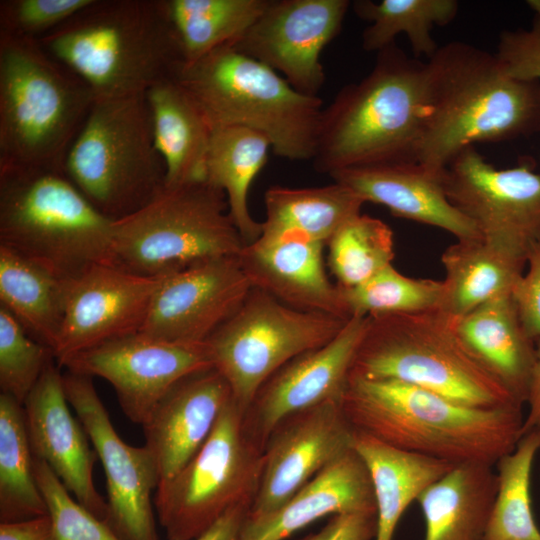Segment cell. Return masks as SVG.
<instances>
[{"mask_svg":"<svg viewBox=\"0 0 540 540\" xmlns=\"http://www.w3.org/2000/svg\"><path fill=\"white\" fill-rule=\"evenodd\" d=\"M529 160L498 169L474 148L459 152L443 169L450 203L481 236L527 262L540 242V173Z\"/></svg>","mask_w":540,"mask_h":540,"instance_id":"obj_13","label":"cell"},{"mask_svg":"<svg viewBox=\"0 0 540 540\" xmlns=\"http://www.w3.org/2000/svg\"><path fill=\"white\" fill-rule=\"evenodd\" d=\"M51 530L49 515L0 522V540H50Z\"/></svg>","mask_w":540,"mask_h":540,"instance_id":"obj_46","label":"cell"},{"mask_svg":"<svg viewBox=\"0 0 540 540\" xmlns=\"http://www.w3.org/2000/svg\"><path fill=\"white\" fill-rule=\"evenodd\" d=\"M330 177L365 202L385 206L396 217L440 228L457 240L482 237L475 224L448 200L442 172H433L418 162L349 168Z\"/></svg>","mask_w":540,"mask_h":540,"instance_id":"obj_24","label":"cell"},{"mask_svg":"<svg viewBox=\"0 0 540 540\" xmlns=\"http://www.w3.org/2000/svg\"><path fill=\"white\" fill-rule=\"evenodd\" d=\"M368 320L352 316L330 342L293 358L258 389L243 419L247 433L263 450L286 417L326 401H341Z\"/></svg>","mask_w":540,"mask_h":540,"instance_id":"obj_20","label":"cell"},{"mask_svg":"<svg viewBox=\"0 0 540 540\" xmlns=\"http://www.w3.org/2000/svg\"><path fill=\"white\" fill-rule=\"evenodd\" d=\"M250 507L249 504L233 507L194 540H239Z\"/></svg>","mask_w":540,"mask_h":540,"instance_id":"obj_47","label":"cell"},{"mask_svg":"<svg viewBox=\"0 0 540 540\" xmlns=\"http://www.w3.org/2000/svg\"><path fill=\"white\" fill-rule=\"evenodd\" d=\"M182 63L235 43L270 0H161Z\"/></svg>","mask_w":540,"mask_h":540,"instance_id":"obj_34","label":"cell"},{"mask_svg":"<svg viewBox=\"0 0 540 540\" xmlns=\"http://www.w3.org/2000/svg\"><path fill=\"white\" fill-rule=\"evenodd\" d=\"M527 5L535 13V18L540 22V0H528Z\"/></svg>","mask_w":540,"mask_h":540,"instance_id":"obj_49","label":"cell"},{"mask_svg":"<svg viewBox=\"0 0 540 540\" xmlns=\"http://www.w3.org/2000/svg\"><path fill=\"white\" fill-rule=\"evenodd\" d=\"M354 449L363 459L372 481L377 518L374 540H393L408 506L455 466L358 432H355Z\"/></svg>","mask_w":540,"mask_h":540,"instance_id":"obj_30","label":"cell"},{"mask_svg":"<svg viewBox=\"0 0 540 540\" xmlns=\"http://www.w3.org/2000/svg\"><path fill=\"white\" fill-rule=\"evenodd\" d=\"M245 245L224 192L205 180L165 186L147 205L113 222V264L143 276L238 256Z\"/></svg>","mask_w":540,"mask_h":540,"instance_id":"obj_10","label":"cell"},{"mask_svg":"<svg viewBox=\"0 0 540 540\" xmlns=\"http://www.w3.org/2000/svg\"><path fill=\"white\" fill-rule=\"evenodd\" d=\"M496 54L512 76L540 80V22L535 18L530 29L501 33Z\"/></svg>","mask_w":540,"mask_h":540,"instance_id":"obj_43","label":"cell"},{"mask_svg":"<svg viewBox=\"0 0 540 540\" xmlns=\"http://www.w3.org/2000/svg\"><path fill=\"white\" fill-rule=\"evenodd\" d=\"M34 468L51 519L50 540H123L107 522L74 499L44 461L35 458Z\"/></svg>","mask_w":540,"mask_h":540,"instance_id":"obj_41","label":"cell"},{"mask_svg":"<svg viewBox=\"0 0 540 540\" xmlns=\"http://www.w3.org/2000/svg\"><path fill=\"white\" fill-rule=\"evenodd\" d=\"M244 411L232 399L198 452L158 485L154 506L167 540H194L257 493L263 448L247 433Z\"/></svg>","mask_w":540,"mask_h":540,"instance_id":"obj_11","label":"cell"},{"mask_svg":"<svg viewBox=\"0 0 540 540\" xmlns=\"http://www.w3.org/2000/svg\"><path fill=\"white\" fill-rule=\"evenodd\" d=\"M95 100L36 39L0 33V169L64 171Z\"/></svg>","mask_w":540,"mask_h":540,"instance_id":"obj_5","label":"cell"},{"mask_svg":"<svg viewBox=\"0 0 540 540\" xmlns=\"http://www.w3.org/2000/svg\"><path fill=\"white\" fill-rule=\"evenodd\" d=\"M212 130L243 126L265 135L275 155L312 160L323 101L295 90L279 73L231 44L182 63L173 76Z\"/></svg>","mask_w":540,"mask_h":540,"instance_id":"obj_6","label":"cell"},{"mask_svg":"<svg viewBox=\"0 0 540 540\" xmlns=\"http://www.w3.org/2000/svg\"><path fill=\"white\" fill-rule=\"evenodd\" d=\"M497 490L493 466L455 465L417 498L424 540H482Z\"/></svg>","mask_w":540,"mask_h":540,"instance_id":"obj_28","label":"cell"},{"mask_svg":"<svg viewBox=\"0 0 540 540\" xmlns=\"http://www.w3.org/2000/svg\"><path fill=\"white\" fill-rule=\"evenodd\" d=\"M63 382L68 402L104 469L107 523L123 540H159L152 495L160 478L150 451L122 440L91 377L66 371Z\"/></svg>","mask_w":540,"mask_h":540,"instance_id":"obj_14","label":"cell"},{"mask_svg":"<svg viewBox=\"0 0 540 540\" xmlns=\"http://www.w3.org/2000/svg\"><path fill=\"white\" fill-rule=\"evenodd\" d=\"M540 430L524 434L497 463V490L482 540H540L531 502V473Z\"/></svg>","mask_w":540,"mask_h":540,"instance_id":"obj_37","label":"cell"},{"mask_svg":"<svg viewBox=\"0 0 540 540\" xmlns=\"http://www.w3.org/2000/svg\"><path fill=\"white\" fill-rule=\"evenodd\" d=\"M145 97L166 168L165 186L204 180L212 128L201 108L174 77L154 84Z\"/></svg>","mask_w":540,"mask_h":540,"instance_id":"obj_27","label":"cell"},{"mask_svg":"<svg viewBox=\"0 0 540 540\" xmlns=\"http://www.w3.org/2000/svg\"><path fill=\"white\" fill-rule=\"evenodd\" d=\"M64 172L113 221L151 202L165 188L166 168L145 93L96 99L67 152Z\"/></svg>","mask_w":540,"mask_h":540,"instance_id":"obj_9","label":"cell"},{"mask_svg":"<svg viewBox=\"0 0 540 540\" xmlns=\"http://www.w3.org/2000/svg\"><path fill=\"white\" fill-rule=\"evenodd\" d=\"M113 222L64 171L0 169V245L61 279L113 264Z\"/></svg>","mask_w":540,"mask_h":540,"instance_id":"obj_7","label":"cell"},{"mask_svg":"<svg viewBox=\"0 0 540 540\" xmlns=\"http://www.w3.org/2000/svg\"><path fill=\"white\" fill-rule=\"evenodd\" d=\"M324 247L298 238L259 236L238 258L251 286L285 305L350 319L339 286L326 273Z\"/></svg>","mask_w":540,"mask_h":540,"instance_id":"obj_23","label":"cell"},{"mask_svg":"<svg viewBox=\"0 0 540 540\" xmlns=\"http://www.w3.org/2000/svg\"><path fill=\"white\" fill-rule=\"evenodd\" d=\"M70 407L60 366L52 360L23 403L33 455L51 468L80 504L107 522L108 504L93 478L98 457Z\"/></svg>","mask_w":540,"mask_h":540,"instance_id":"obj_21","label":"cell"},{"mask_svg":"<svg viewBox=\"0 0 540 540\" xmlns=\"http://www.w3.org/2000/svg\"><path fill=\"white\" fill-rule=\"evenodd\" d=\"M445 278L438 311L451 321L511 293L526 261L483 237L457 240L441 255Z\"/></svg>","mask_w":540,"mask_h":540,"instance_id":"obj_29","label":"cell"},{"mask_svg":"<svg viewBox=\"0 0 540 540\" xmlns=\"http://www.w3.org/2000/svg\"><path fill=\"white\" fill-rule=\"evenodd\" d=\"M37 41L96 99L145 93L182 64L161 0H92Z\"/></svg>","mask_w":540,"mask_h":540,"instance_id":"obj_4","label":"cell"},{"mask_svg":"<svg viewBox=\"0 0 540 540\" xmlns=\"http://www.w3.org/2000/svg\"><path fill=\"white\" fill-rule=\"evenodd\" d=\"M238 256L208 259L162 275L140 333L171 343L206 342L252 288Z\"/></svg>","mask_w":540,"mask_h":540,"instance_id":"obj_18","label":"cell"},{"mask_svg":"<svg viewBox=\"0 0 540 540\" xmlns=\"http://www.w3.org/2000/svg\"><path fill=\"white\" fill-rule=\"evenodd\" d=\"M66 279L0 245V306L51 350L65 309Z\"/></svg>","mask_w":540,"mask_h":540,"instance_id":"obj_33","label":"cell"},{"mask_svg":"<svg viewBox=\"0 0 540 540\" xmlns=\"http://www.w3.org/2000/svg\"><path fill=\"white\" fill-rule=\"evenodd\" d=\"M376 528V513L338 514L318 532L300 540H374Z\"/></svg>","mask_w":540,"mask_h":540,"instance_id":"obj_45","label":"cell"},{"mask_svg":"<svg viewBox=\"0 0 540 540\" xmlns=\"http://www.w3.org/2000/svg\"><path fill=\"white\" fill-rule=\"evenodd\" d=\"M266 216L260 236L298 238L324 245L365 201L347 186H271L264 194Z\"/></svg>","mask_w":540,"mask_h":540,"instance_id":"obj_31","label":"cell"},{"mask_svg":"<svg viewBox=\"0 0 540 540\" xmlns=\"http://www.w3.org/2000/svg\"><path fill=\"white\" fill-rule=\"evenodd\" d=\"M62 367L109 382L126 417L142 426L179 380L214 366L206 342L171 343L138 332L84 350Z\"/></svg>","mask_w":540,"mask_h":540,"instance_id":"obj_15","label":"cell"},{"mask_svg":"<svg viewBox=\"0 0 540 540\" xmlns=\"http://www.w3.org/2000/svg\"><path fill=\"white\" fill-rule=\"evenodd\" d=\"M526 404L528 413L524 417L522 435L540 430V338L536 340V360Z\"/></svg>","mask_w":540,"mask_h":540,"instance_id":"obj_48","label":"cell"},{"mask_svg":"<svg viewBox=\"0 0 540 540\" xmlns=\"http://www.w3.org/2000/svg\"><path fill=\"white\" fill-rule=\"evenodd\" d=\"M350 6L348 0H270L231 45L279 73L298 92L318 96L325 82L321 52L339 34Z\"/></svg>","mask_w":540,"mask_h":540,"instance_id":"obj_16","label":"cell"},{"mask_svg":"<svg viewBox=\"0 0 540 540\" xmlns=\"http://www.w3.org/2000/svg\"><path fill=\"white\" fill-rule=\"evenodd\" d=\"M368 317L349 377L407 383L474 408L521 406L478 364L438 310Z\"/></svg>","mask_w":540,"mask_h":540,"instance_id":"obj_8","label":"cell"},{"mask_svg":"<svg viewBox=\"0 0 540 540\" xmlns=\"http://www.w3.org/2000/svg\"><path fill=\"white\" fill-rule=\"evenodd\" d=\"M417 162L441 173L463 149L540 132V80L512 76L496 53L453 41L425 62Z\"/></svg>","mask_w":540,"mask_h":540,"instance_id":"obj_1","label":"cell"},{"mask_svg":"<svg viewBox=\"0 0 540 540\" xmlns=\"http://www.w3.org/2000/svg\"><path fill=\"white\" fill-rule=\"evenodd\" d=\"M330 400L278 423L263 450L259 486L248 512L255 517L284 504L320 471L354 449L355 431Z\"/></svg>","mask_w":540,"mask_h":540,"instance_id":"obj_19","label":"cell"},{"mask_svg":"<svg viewBox=\"0 0 540 540\" xmlns=\"http://www.w3.org/2000/svg\"><path fill=\"white\" fill-rule=\"evenodd\" d=\"M348 320L294 309L252 287L206 343L213 366L245 411L273 373L293 358L330 342Z\"/></svg>","mask_w":540,"mask_h":540,"instance_id":"obj_12","label":"cell"},{"mask_svg":"<svg viewBox=\"0 0 540 540\" xmlns=\"http://www.w3.org/2000/svg\"><path fill=\"white\" fill-rule=\"evenodd\" d=\"M161 276L97 264L66 279L65 309L53 347L59 366L107 341L140 332Z\"/></svg>","mask_w":540,"mask_h":540,"instance_id":"obj_17","label":"cell"},{"mask_svg":"<svg viewBox=\"0 0 540 540\" xmlns=\"http://www.w3.org/2000/svg\"><path fill=\"white\" fill-rule=\"evenodd\" d=\"M341 408L355 432L454 465L495 466L522 435V406H465L424 388L349 377Z\"/></svg>","mask_w":540,"mask_h":540,"instance_id":"obj_2","label":"cell"},{"mask_svg":"<svg viewBox=\"0 0 540 540\" xmlns=\"http://www.w3.org/2000/svg\"><path fill=\"white\" fill-rule=\"evenodd\" d=\"M92 0H2L0 33L40 39Z\"/></svg>","mask_w":540,"mask_h":540,"instance_id":"obj_42","label":"cell"},{"mask_svg":"<svg viewBox=\"0 0 540 540\" xmlns=\"http://www.w3.org/2000/svg\"><path fill=\"white\" fill-rule=\"evenodd\" d=\"M53 352L32 338L17 319L0 306V389L23 405Z\"/></svg>","mask_w":540,"mask_h":540,"instance_id":"obj_40","label":"cell"},{"mask_svg":"<svg viewBox=\"0 0 540 540\" xmlns=\"http://www.w3.org/2000/svg\"><path fill=\"white\" fill-rule=\"evenodd\" d=\"M353 11L369 25L362 33V47L367 52H379L395 43L399 34L409 40L415 58L427 60L438 45L432 36L437 26H445L457 16L456 0H357Z\"/></svg>","mask_w":540,"mask_h":540,"instance_id":"obj_35","label":"cell"},{"mask_svg":"<svg viewBox=\"0 0 540 540\" xmlns=\"http://www.w3.org/2000/svg\"><path fill=\"white\" fill-rule=\"evenodd\" d=\"M328 266L341 287L359 285L385 267L395 256L392 229L382 220L357 214L328 240Z\"/></svg>","mask_w":540,"mask_h":540,"instance_id":"obj_38","label":"cell"},{"mask_svg":"<svg viewBox=\"0 0 540 540\" xmlns=\"http://www.w3.org/2000/svg\"><path fill=\"white\" fill-rule=\"evenodd\" d=\"M425 62L395 43L372 70L345 85L320 116L312 159L318 173L417 162L425 118Z\"/></svg>","mask_w":540,"mask_h":540,"instance_id":"obj_3","label":"cell"},{"mask_svg":"<svg viewBox=\"0 0 540 540\" xmlns=\"http://www.w3.org/2000/svg\"><path fill=\"white\" fill-rule=\"evenodd\" d=\"M527 272L514 285L511 295L526 333L540 338V242L527 255Z\"/></svg>","mask_w":540,"mask_h":540,"instance_id":"obj_44","label":"cell"},{"mask_svg":"<svg viewBox=\"0 0 540 540\" xmlns=\"http://www.w3.org/2000/svg\"><path fill=\"white\" fill-rule=\"evenodd\" d=\"M339 288L350 318L435 311L443 294L442 280L411 278L392 264L359 285Z\"/></svg>","mask_w":540,"mask_h":540,"instance_id":"obj_39","label":"cell"},{"mask_svg":"<svg viewBox=\"0 0 540 540\" xmlns=\"http://www.w3.org/2000/svg\"><path fill=\"white\" fill-rule=\"evenodd\" d=\"M452 322L478 364L516 403L526 404L536 341L526 333L511 293L499 295Z\"/></svg>","mask_w":540,"mask_h":540,"instance_id":"obj_26","label":"cell"},{"mask_svg":"<svg viewBox=\"0 0 540 540\" xmlns=\"http://www.w3.org/2000/svg\"><path fill=\"white\" fill-rule=\"evenodd\" d=\"M34 459L23 405L0 393V522L48 515Z\"/></svg>","mask_w":540,"mask_h":540,"instance_id":"obj_36","label":"cell"},{"mask_svg":"<svg viewBox=\"0 0 540 540\" xmlns=\"http://www.w3.org/2000/svg\"><path fill=\"white\" fill-rule=\"evenodd\" d=\"M376 513L369 471L352 449L320 471L290 499L260 516L247 515L239 540H284L325 516Z\"/></svg>","mask_w":540,"mask_h":540,"instance_id":"obj_25","label":"cell"},{"mask_svg":"<svg viewBox=\"0 0 540 540\" xmlns=\"http://www.w3.org/2000/svg\"><path fill=\"white\" fill-rule=\"evenodd\" d=\"M232 399L227 380L215 367L187 375L161 398L142 425L159 484L198 452Z\"/></svg>","mask_w":540,"mask_h":540,"instance_id":"obj_22","label":"cell"},{"mask_svg":"<svg viewBox=\"0 0 540 540\" xmlns=\"http://www.w3.org/2000/svg\"><path fill=\"white\" fill-rule=\"evenodd\" d=\"M269 139L243 126H226L212 130L205 163L204 180L224 192L230 216L245 244L262 233V222L256 221L248 208L252 182L268 159Z\"/></svg>","mask_w":540,"mask_h":540,"instance_id":"obj_32","label":"cell"}]
</instances>
